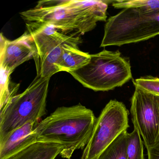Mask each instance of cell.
Here are the masks:
<instances>
[{
	"label": "cell",
	"instance_id": "cell-5",
	"mask_svg": "<svg viewBox=\"0 0 159 159\" xmlns=\"http://www.w3.org/2000/svg\"><path fill=\"white\" fill-rule=\"evenodd\" d=\"M37 49L34 58L37 69V77L51 78L60 72L57 64L62 53V46L68 44L74 47L82 41L76 34L67 35L51 25L26 26Z\"/></svg>",
	"mask_w": 159,
	"mask_h": 159
},
{
	"label": "cell",
	"instance_id": "cell-10",
	"mask_svg": "<svg viewBox=\"0 0 159 159\" xmlns=\"http://www.w3.org/2000/svg\"><path fill=\"white\" fill-rule=\"evenodd\" d=\"M39 121L28 123L0 140V159H6L37 142L35 129Z\"/></svg>",
	"mask_w": 159,
	"mask_h": 159
},
{
	"label": "cell",
	"instance_id": "cell-11",
	"mask_svg": "<svg viewBox=\"0 0 159 159\" xmlns=\"http://www.w3.org/2000/svg\"><path fill=\"white\" fill-rule=\"evenodd\" d=\"M63 148L58 143L39 141L6 159H55Z\"/></svg>",
	"mask_w": 159,
	"mask_h": 159
},
{
	"label": "cell",
	"instance_id": "cell-13",
	"mask_svg": "<svg viewBox=\"0 0 159 159\" xmlns=\"http://www.w3.org/2000/svg\"><path fill=\"white\" fill-rule=\"evenodd\" d=\"M128 133L123 132L98 156L97 159H127Z\"/></svg>",
	"mask_w": 159,
	"mask_h": 159
},
{
	"label": "cell",
	"instance_id": "cell-8",
	"mask_svg": "<svg viewBox=\"0 0 159 159\" xmlns=\"http://www.w3.org/2000/svg\"><path fill=\"white\" fill-rule=\"evenodd\" d=\"M135 87L130 109L132 122L148 149L159 143V96Z\"/></svg>",
	"mask_w": 159,
	"mask_h": 159
},
{
	"label": "cell",
	"instance_id": "cell-4",
	"mask_svg": "<svg viewBox=\"0 0 159 159\" xmlns=\"http://www.w3.org/2000/svg\"><path fill=\"white\" fill-rule=\"evenodd\" d=\"M50 78L36 77L23 93L13 97L0 110V140L46 114Z\"/></svg>",
	"mask_w": 159,
	"mask_h": 159
},
{
	"label": "cell",
	"instance_id": "cell-6",
	"mask_svg": "<svg viewBox=\"0 0 159 159\" xmlns=\"http://www.w3.org/2000/svg\"><path fill=\"white\" fill-rule=\"evenodd\" d=\"M129 111L124 104L111 100L97 118L80 159H97L101 152L129 127Z\"/></svg>",
	"mask_w": 159,
	"mask_h": 159
},
{
	"label": "cell",
	"instance_id": "cell-3",
	"mask_svg": "<svg viewBox=\"0 0 159 159\" xmlns=\"http://www.w3.org/2000/svg\"><path fill=\"white\" fill-rule=\"evenodd\" d=\"M100 47L120 46L147 40L159 35V10L123 9L105 24Z\"/></svg>",
	"mask_w": 159,
	"mask_h": 159
},
{
	"label": "cell",
	"instance_id": "cell-16",
	"mask_svg": "<svg viewBox=\"0 0 159 159\" xmlns=\"http://www.w3.org/2000/svg\"><path fill=\"white\" fill-rule=\"evenodd\" d=\"M135 87L146 92L159 96V79L156 77H147L136 79L134 81Z\"/></svg>",
	"mask_w": 159,
	"mask_h": 159
},
{
	"label": "cell",
	"instance_id": "cell-1",
	"mask_svg": "<svg viewBox=\"0 0 159 159\" xmlns=\"http://www.w3.org/2000/svg\"><path fill=\"white\" fill-rule=\"evenodd\" d=\"M96 119L93 111L80 104L59 107L39 122L34 133L37 142L63 145L60 156L70 159L75 151L85 148Z\"/></svg>",
	"mask_w": 159,
	"mask_h": 159
},
{
	"label": "cell",
	"instance_id": "cell-12",
	"mask_svg": "<svg viewBox=\"0 0 159 159\" xmlns=\"http://www.w3.org/2000/svg\"><path fill=\"white\" fill-rule=\"evenodd\" d=\"M91 58L88 53L80 51L78 47L68 44L62 46V53L57 64L59 71L70 72L82 67Z\"/></svg>",
	"mask_w": 159,
	"mask_h": 159
},
{
	"label": "cell",
	"instance_id": "cell-9",
	"mask_svg": "<svg viewBox=\"0 0 159 159\" xmlns=\"http://www.w3.org/2000/svg\"><path fill=\"white\" fill-rule=\"evenodd\" d=\"M1 70L11 74L16 67L26 61L35 58L37 49L34 39L28 32L10 41L1 34Z\"/></svg>",
	"mask_w": 159,
	"mask_h": 159
},
{
	"label": "cell",
	"instance_id": "cell-17",
	"mask_svg": "<svg viewBox=\"0 0 159 159\" xmlns=\"http://www.w3.org/2000/svg\"><path fill=\"white\" fill-rule=\"evenodd\" d=\"M147 150L148 159H159V143Z\"/></svg>",
	"mask_w": 159,
	"mask_h": 159
},
{
	"label": "cell",
	"instance_id": "cell-7",
	"mask_svg": "<svg viewBox=\"0 0 159 159\" xmlns=\"http://www.w3.org/2000/svg\"><path fill=\"white\" fill-rule=\"evenodd\" d=\"M20 15L26 26L51 25L66 34L82 31L79 14L70 0L39 2L35 8Z\"/></svg>",
	"mask_w": 159,
	"mask_h": 159
},
{
	"label": "cell",
	"instance_id": "cell-2",
	"mask_svg": "<svg viewBox=\"0 0 159 159\" xmlns=\"http://www.w3.org/2000/svg\"><path fill=\"white\" fill-rule=\"evenodd\" d=\"M69 73L83 86L95 92L113 90L132 79L130 63L119 51L104 50L91 55L87 64Z\"/></svg>",
	"mask_w": 159,
	"mask_h": 159
},
{
	"label": "cell",
	"instance_id": "cell-14",
	"mask_svg": "<svg viewBox=\"0 0 159 159\" xmlns=\"http://www.w3.org/2000/svg\"><path fill=\"white\" fill-rule=\"evenodd\" d=\"M112 6L118 9L134 8L148 11H157L159 10V0L116 1L113 2Z\"/></svg>",
	"mask_w": 159,
	"mask_h": 159
},
{
	"label": "cell",
	"instance_id": "cell-15",
	"mask_svg": "<svg viewBox=\"0 0 159 159\" xmlns=\"http://www.w3.org/2000/svg\"><path fill=\"white\" fill-rule=\"evenodd\" d=\"M127 159H144V142L135 128L128 133Z\"/></svg>",
	"mask_w": 159,
	"mask_h": 159
}]
</instances>
